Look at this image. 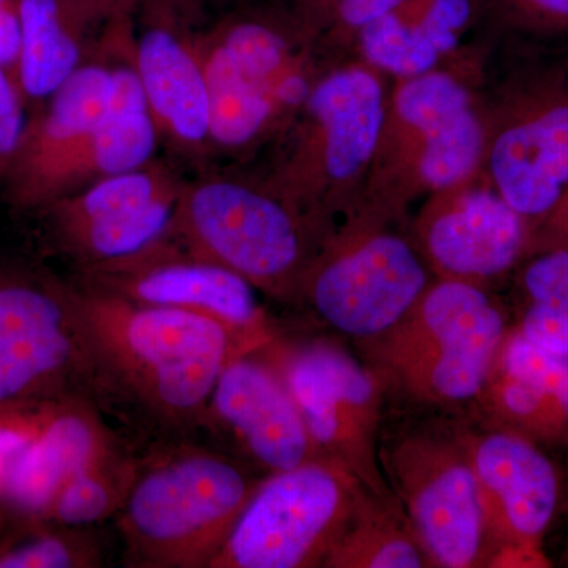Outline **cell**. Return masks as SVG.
<instances>
[{"label": "cell", "instance_id": "obj_14", "mask_svg": "<svg viewBox=\"0 0 568 568\" xmlns=\"http://www.w3.org/2000/svg\"><path fill=\"white\" fill-rule=\"evenodd\" d=\"M205 424L233 436L268 474L321 458L297 403L275 365L264 355H235L216 381Z\"/></svg>", "mask_w": 568, "mask_h": 568}, {"label": "cell", "instance_id": "obj_2", "mask_svg": "<svg viewBox=\"0 0 568 568\" xmlns=\"http://www.w3.org/2000/svg\"><path fill=\"white\" fill-rule=\"evenodd\" d=\"M260 478L201 447L140 462L118 514L129 566L211 568Z\"/></svg>", "mask_w": 568, "mask_h": 568}, {"label": "cell", "instance_id": "obj_8", "mask_svg": "<svg viewBox=\"0 0 568 568\" xmlns=\"http://www.w3.org/2000/svg\"><path fill=\"white\" fill-rule=\"evenodd\" d=\"M103 396L71 287L0 284V406Z\"/></svg>", "mask_w": 568, "mask_h": 568}, {"label": "cell", "instance_id": "obj_21", "mask_svg": "<svg viewBox=\"0 0 568 568\" xmlns=\"http://www.w3.org/2000/svg\"><path fill=\"white\" fill-rule=\"evenodd\" d=\"M488 164L496 192L523 219L552 211L568 186V104L500 133Z\"/></svg>", "mask_w": 568, "mask_h": 568}, {"label": "cell", "instance_id": "obj_18", "mask_svg": "<svg viewBox=\"0 0 568 568\" xmlns=\"http://www.w3.org/2000/svg\"><path fill=\"white\" fill-rule=\"evenodd\" d=\"M121 447L93 399L67 396L48 407L40 428L0 481V495L28 515H47L63 485Z\"/></svg>", "mask_w": 568, "mask_h": 568}, {"label": "cell", "instance_id": "obj_25", "mask_svg": "<svg viewBox=\"0 0 568 568\" xmlns=\"http://www.w3.org/2000/svg\"><path fill=\"white\" fill-rule=\"evenodd\" d=\"M381 497L365 491L349 526L325 559L328 568L432 567L407 521L384 510Z\"/></svg>", "mask_w": 568, "mask_h": 568}, {"label": "cell", "instance_id": "obj_4", "mask_svg": "<svg viewBox=\"0 0 568 568\" xmlns=\"http://www.w3.org/2000/svg\"><path fill=\"white\" fill-rule=\"evenodd\" d=\"M173 239L275 297L301 290L312 263L304 223L290 197L230 175L183 185Z\"/></svg>", "mask_w": 568, "mask_h": 568}, {"label": "cell", "instance_id": "obj_19", "mask_svg": "<svg viewBox=\"0 0 568 568\" xmlns=\"http://www.w3.org/2000/svg\"><path fill=\"white\" fill-rule=\"evenodd\" d=\"M480 398L500 428L568 447V357L507 332Z\"/></svg>", "mask_w": 568, "mask_h": 568}, {"label": "cell", "instance_id": "obj_16", "mask_svg": "<svg viewBox=\"0 0 568 568\" xmlns=\"http://www.w3.org/2000/svg\"><path fill=\"white\" fill-rule=\"evenodd\" d=\"M420 237L443 278L480 284L517 263L526 226L496 190H463L425 213Z\"/></svg>", "mask_w": 568, "mask_h": 568}, {"label": "cell", "instance_id": "obj_9", "mask_svg": "<svg viewBox=\"0 0 568 568\" xmlns=\"http://www.w3.org/2000/svg\"><path fill=\"white\" fill-rule=\"evenodd\" d=\"M428 286V272L413 245L376 233L312 261L301 290L336 331L375 339L395 327Z\"/></svg>", "mask_w": 568, "mask_h": 568}, {"label": "cell", "instance_id": "obj_35", "mask_svg": "<svg viewBox=\"0 0 568 568\" xmlns=\"http://www.w3.org/2000/svg\"><path fill=\"white\" fill-rule=\"evenodd\" d=\"M564 231H566L568 237V211L566 213V219H564Z\"/></svg>", "mask_w": 568, "mask_h": 568}, {"label": "cell", "instance_id": "obj_15", "mask_svg": "<svg viewBox=\"0 0 568 568\" xmlns=\"http://www.w3.org/2000/svg\"><path fill=\"white\" fill-rule=\"evenodd\" d=\"M197 47L211 103V151L241 152L264 140L301 111L315 84L306 69L284 71L241 58L212 36Z\"/></svg>", "mask_w": 568, "mask_h": 568}, {"label": "cell", "instance_id": "obj_7", "mask_svg": "<svg viewBox=\"0 0 568 568\" xmlns=\"http://www.w3.org/2000/svg\"><path fill=\"white\" fill-rule=\"evenodd\" d=\"M265 355L290 388L317 455L353 474L384 499L379 463L381 387L342 347L325 342L276 346Z\"/></svg>", "mask_w": 568, "mask_h": 568}, {"label": "cell", "instance_id": "obj_13", "mask_svg": "<svg viewBox=\"0 0 568 568\" xmlns=\"http://www.w3.org/2000/svg\"><path fill=\"white\" fill-rule=\"evenodd\" d=\"M112 73L106 51L63 82L43 114L28 125L10 166L11 192L24 205H51L70 193L71 173L110 106Z\"/></svg>", "mask_w": 568, "mask_h": 568}, {"label": "cell", "instance_id": "obj_29", "mask_svg": "<svg viewBox=\"0 0 568 568\" xmlns=\"http://www.w3.org/2000/svg\"><path fill=\"white\" fill-rule=\"evenodd\" d=\"M17 78L0 63V168H9L20 151L28 123Z\"/></svg>", "mask_w": 568, "mask_h": 568}, {"label": "cell", "instance_id": "obj_32", "mask_svg": "<svg viewBox=\"0 0 568 568\" xmlns=\"http://www.w3.org/2000/svg\"><path fill=\"white\" fill-rule=\"evenodd\" d=\"M20 0H0V63L17 78L20 55Z\"/></svg>", "mask_w": 568, "mask_h": 568}, {"label": "cell", "instance_id": "obj_34", "mask_svg": "<svg viewBox=\"0 0 568 568\" xmlns=\"http://www.w3.org/2000/svg\"><path fill=\"white\" fill-rule=\"evenodd\" d=\"M298 2L305 6L306 10L312 11L315 17L325 20L328 13H331L332 7L335 6L336 0H298Z\"/></svg>", "mask_w": 568, "mask_h": 568}, {"label": "cell", "instance_id": "obj_33", "mask_svg": "<svg viewBox=\"0 0 568 568\" xmlns=\"http://www.w3.org/2000/svg\"><path fill=\"white\" fill-rule=\"evenodd\" d=\"M517 2L547 17L568 20V0H517Z\"/></svg>", "mask_w": 568, "mask_h": 568}, {"label": "cell", "instance_id": "obj_22", "mask_svg": "<svg viewBox=\"0 0 568 568\" xmlns=\"http://www.w3.org/2000/svg\"><path fill=\"white\" fill-rule=\"evenodd\" d=\"M106 55L112 73L110 106L74 164L70 194L99 179L148 166L162 140L134 67L132 40L108 47Z\"/></svg>", "mask_w": 568, "mask_h": 568}, {"label": "cell", "instance_id": "obj_12", "mask_svg": "<svg viewBox=\"0 0 568 568\" xmlns=\"http://www.w3.org/2000/svg\"><path fill=\"white\" fill-rule=\"evenodd\" d=\"M306 130L287 174L293 196L357 179L375 159L387 121V100L375 71L345 67L316 80L305 100Z\"/></svg>", "mask_w": 568, "mask_h": 568}, {"label": "cell", "instance_id": "obj_3", "mask_svg": "<svg viewBox=\"0 0 568 568\" xmlns=\"http://www.w3.org/2000/svg\"><path fill=\"white\" fill-rule=\"evenodd\" d=\"M506 335V317L480 284L440 278L373 345L407 394L462 405L480 398Z\"/></svg>", "mask_w": 568, "mask_h": 568}, {"label": "cell", "instance_id": "obj_27", "mask_svg": "<svg viewBox=\"0 0 568 568\" xmlns=\"http://www.w3.org/2000/svg\"><path fill=\"white\" fill-rule=\"evenodd\" d=\"M102 566L100 547L91 534L67 532L37 536L0 552V568H91Z\"/></svg>", "mask_w": 568, "mask_h": 568}, {"label": "cell", "instance_id": "obj_36", "mask_svg": "<svg viewBox=\"0 0 568 568\" xmlns=\"http://www.w3.org/2000/svg\"><path fill=\"white\" fill-rule=\"evenodd\" d=\"M564 562H566V566H568V551H567V555H566V559H564Z\"/></svg>", "mask_w": 568, "mask_h": 568}, {"label": "cell", "instance_id": "obj_24", "mask_svg": "<svg viewBox=\"0 0 568 568\" xmlns=\"http://www.w3.org/2000/svg\"><path fill=\"white\" fill-rule=\"evenodd\" d=\"M92 0H20L17 81L22 95L48 100L91 59L84 3Z\"/></svg>", "mask_w": 568, "mask_h": 568}, {"label": "cell", "instance_id": "obj_11", "mask_svg": "<svg viewBox=\"0 0 568 568\" xmlns=\"http://www.w3.org/2000/svg\"><path fill=\"white\" fill-rule=\"evenodd\" d=\"M84 283L138 304L164 306L223 324L245 353L274 339L256 287L173 237L125 263L84 272Z\"/></svg>", "mask_w": 568, "mask_h": 568}, {"label": "cell", "instance_id": "obj_30", "mask_svg": "<svg viewBox=\"0 0 568 568\" xmlns=\"http://www.w3.org/2000/svg\"><path fill=\"white\" fill-rule=\"evenodd\" d=\"M529 302L568 297V248L552 250L532 261L523 276Z\"/></svg>", "mask_w": 568, "mask_h": 568}, {"label": "cell", "instance_id": "obj_23", "mask_svg": "<svg viewBox=\"0 0 568 568\" xmlns=\"http://www.w3.org/2000/svg\"><path fill=\"white\" fill-rule=\"evenodd\" d=\"M476 13V0H406L357 33L366 62L396 78L437 70Z\"/></svg>", "mask_w": 568, "mask_h": 568}, {"label": "cell", "instance_id": "obj_1", "mask_svg": "<svg viewBox=\"0 0 568 568\" xmlns=\"http://www.w3.org/2000/svg\"><path fill=\"white\" fill-rule=\"evenodd\" d=\"M71 293L104 398H121L164 428L205 424L216 381L245 354L223 324L85 283Z\"/></svg>", "mask_w": 568, "mask_h": 568}, {"label": "cell", "instance_id": "obj_10", "mask_svg": "<svg viewBox=\"0 0 568 568\" xmlns=\"http://www.w3.org/2000/svg\"><path fill=\"white\" fill-rule=\"evenodd\" d=\"M463 440L480 488L488 566H545L540 548L562 487L555 463L538 444L500 426Z\"/></svg>", "mask_w": 568, "mask_h": 568}, {"label": "cell", "instance_id": "obj_5", "mask_svg": "<svg viewBox=\"0 0 568 568\" xmlns=\"http://www.w3.org/2000/svg\"><path fill=\"white\" fill-rule=\"evenodd\" d=\"M365 491L345 467L324 458L268 474L211 568L324 567Z\"/></svg>", "mask_w": 568, "mask_h": 568}, {"label": "cell", "instance_id": "obj_17", "mask_svg": "<svg viewBox=\"0 0 568 568\" xmlns=\"http://www.w3.org/2000/svg\"><path fill=\"white\" fill-rule=\"evenodd\" d=\"M394 114L420 142L417 171L426 189L450 192L476 173L485 152L484 125L457 78L435 70L402 80Z\"/></svg>", "mask_w": 568, "mask_h": 568}, {"label": "cell", "instance_id": "obj_26", "mask_svg": "<svg viewBox=\"0 0 568 568\" xmlns=\"http://www.w3.org/2000/svg\"><path fill=\"white\" fill-rule=\"evenodd\" d=\"M138 466L140 462L119 447L70 478L52 500L47 517L73 529L91 528L114 515L118 517Z\"/></svg>", "mask_w": 568, "mask_h": 568}, {"label": "cell", "instance_id": "obj_28", "mask_svg": "<svg viewBox=\"0 0 568 568\" xmlns=\"http://www.w3.org/2000/svg\"><path fill=\"white\" fill-rule=\"evenodd\" d=\"M517 331L532 345L568 357V297L529 302Z\"/></svg>", "mask_w": 568, "mask_h": 568}, {"label": "cell", "instance_id": "obj_20", "mask_svg": "<svg viewBox=\"0 0 568 568\" xmlns=\"http://www.w3.org/2000/svg\"><path fill=\"white\" fill-rule=\"evenodd\" d=\"M134 67L162 138L183 152L211 151V103L197 41L152 24L132 40Z\"/></svg>", "mask_w": 568, "mask_h": 568}, {"label": "cell", "instance_id": "obj_31", "mask_svg": "<svg viewBox=\"0 0 568 568\" xmlns=\"http://www.w3.org/2000/svg\"><path fill=\"white\" fill-rule=\"evenodd\" d=\"M48 407L50 406L40 409V413L0 414V481L22 448L36 436Z\"/></svg>", "mask_w": 568, "mask_h": 568}, {"label": "cell", "instance_id": "obj_6", "mask_svg": "<svg viewBox=\"0 0 568 568\" xmlns=\"http://www.w3.org/2000/svg\"><path fill=\"white\" fill-rule=\"evenodd\" d=\"M379 463L432 567L488 566L480 488L463 436L409 433L384 444Z\"/></svg>", "mask_w": 568, "mask_h": 568}]
</instances>
